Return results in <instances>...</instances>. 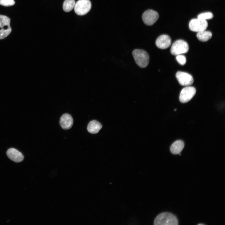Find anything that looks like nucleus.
<instances>
[{
	"instance_id": "18",
	"label": "nucleus",
	"mask_w": 225,
	"mask_h": 225,
	"mask_svg": "<svg viewBox=\"0 0 225 225\" xmlns=\"http://www.w3.org/2000/svg\"><path fill=\"white\" fill-rule=\"evenodd\" d=\"M213 15L211 12H208L201 13L198 16V18L202 20H206L213 18Z\"/></svg>"
},
{
	"instance_id": "8",
	"label": "nucleus",
	"mask_w": 225,
	"mask_h": 225,
	"mask_svg": "<svg viewBox=\"0 0 225 225\" xmlns=\"http://www.w3.org/2000/svg\"><path fill=\"white\" fill-rule=\"evenodd\" d=\"M176 77L179 83L182 86H189L194 82L192 77L186 72L178 71L176 74Z\"/></svg>"
},
{
	"instance_id": "3",
	"label": "nucleus",
	"mask_w": 225,
	"mask_h": 225,
	"mask_svg": "<svg viewBox=\"0 0 225 225\" xmlns=\"http://www.w3.org/2000/svg\"><path fill=\"white\" fill-rule=\"evenodd\" d=\"M189 50V46L188 43L182 40H178L172 44L170 52L174 55H178L187 52Z\"/></svg>"
},
{
	"instance_id": "12",
	"label": "nucleus",
	"mask_w": 225,
	"mask_h": 225,
	"mask_svg": "<svg viewBox=\"0 0 225 225\" xmlns=\"http://www.w3.org/2000/svg\"><path fill=\"white\" fill-rule=\"evenodd\" d=\"M184 146V144L183 141L181 140H177L172 145L170 150L173 154H179L182 151Z\"/></svg>"
},
{
	"instance_id": "20",
	"label": "nucleus",
	"mask_w": 225,
	"mask_h": 225,
	"mask_svg": "<svg viewBox=\"0 0 225 225\" xmlns=\"http://www.w3.org/2000/svg\"><path fill=\"white\" fill-rule=\"evenodd\" d=\"M176 60L178 63L181 65H184L186 62L185 57L182 55H178L176 57Z\"/></svg>"
},
{
	"instance_id": "16",
	"label": "nucleus",
	"mask_w": 225,
	"mask_h": 225,
	"mask_svg": "<svg viewBox=\"0 0 225 225\" xmlns=\"http://www.w3.org/2000/svg\"><path fill=\"white\" fill-rule=\"evenodd\" d=\"M10 22V19L8 17L0 15V28L9 26Z\"/></svg>"
},
{
	"instance_id": "17",
	"label": "nucleus",
	"mask_w": 225,
	"mask_h": 225,
	"mask_svg": "<svg viewBox=\"0 0 225 225\" xmlns=\"http://www.w3.org/2000/svg\"><path fill=\"white\" fill-rule=\"evenodd\" d=\"M12 31L10 26L4 28V27L0 30V39H3L7 37L11 33Z\"/></svg>"
},
{
	"instance_id": "1",
	"label": "nucleus",
	"mask_w": 225,
	"mask_h": 225,
	"mask_svg": "<svg viewBox=\"0 0 225 225\" xmlns=\"http://www.w3.org/2000/svg\"><path fill=\"white\" fill-rule=\"evenodd\" d=\"M178 224L177 218L171 213L165 212L157 216L154 222L155 225H177Z\"/></svg>"
},
{
	"instance_id": "2",
	"label": "nucleus",
	"mask_w": 225,
	"mask_h": 225,
	"mask_svg": "<svg viewBox=\"0 0 225 225\" xmlns=\"http://www.w3.org/2000/svg\"><path fill=\"white\" fill-rule=\"evenodd\" d=\"M132 55L137 64L142 68H145L149 62V57L145 51L140 49H136L132 52Z\"/></svg>"
},
{
	"instance_id": "14",
	"label": "nucleus",
	"mask_w": 225,
	"mask_h": 225,
	"mask_svg": "<svg viewBox=\"0 0 225 225\" xmlns=\"http://www.w3.org/2000/svg\"><path fill=\"white\" fill-rule=\"evenodd\" d=\"M212 33L209 31L205 30L198 32L197 37L198 39L202 42H206L211 38Z\"/></svg>"
},
{
	"instance_id": "13",
	"label": "nucleus",
	"mask_w": 225,
	"mask_h": 225,
	"mask_svg": "<svg viewBox=\"0 0 225 225\" xmlns=\"http://www.w3.org/2000/svg\"><path fill=\"white\" fill-rule=\"evenodd\" d=\"M102 128L101 123L95 120L90 121L87 127L88 132L91 133L96 134Z\"/></svg>"
},
{
	"instance_id": "9",
	"label": "nucleus",
	"mask_w": 225,
	"mask_h": 225,
	"mask_svg": "<svg viewBox=\"0 0 225 225\" xmlns=\"http://www.w3.org/2000/svg\"><path fill=\"white\" fill-rule=\"evenodd\" d=\"M155 43L158 48L161 49H165L168 48L171 45V40L169 36L162 35L158 38Z\"/></svg>"
},
{
	"instance_id": "10",
	"label": "nucleus",
	"mask_w": 225,
	"mask_h": 225,
	"mask_svg": "<svg viewBox=\"0 0 225 225\" xmlns=\"http://www.w3.org/2000/svg\"><path fill=\"white\" fill-rule=\"evenodd\" d=\"M7 155L8 158L12 161L19 162L23 161L24 156L18 151L14 148H10L7 151Z\"/></svg>"
},
{
	"instance_id": "11",
	"label": "nucleus",
	"mask_w": 225,
	"mask_h": 225,
	"mask_svg": "<svg viewBox=\"0 0 225 225\" xmlns=\"http://www.w3.org/2000/svg\"><path fill=\"white\" fill-rule=\"evenodd\" d=\"M73 124V120L72 116L68 113L63 114L61 117L60 124L64 129L67 130L70 129Z\"/></svg>"
},
{
	"instance_id": "4",
	"label": "nucleus",
	"mask_w": 225,
	"mask_h": 225,
	"mask_svg": "<svg viewBox=\"0 0 225 225\" xmlns=\"http://www.w3.org/2000/svg\"><path fill=\"white\" fill-rule=\"evenodd\" d=\"M91 3L89 0H78L74 7L75 12L79 15L86 14L90 10Z\"/></svg>"
},
{
	"instance_id": "5",
	"label": "nucleus",
	"mask_w": 225,
	"mask_h": 225,
	"mask_svg": "<svg viewBox=\"0 0 225 225\" xmlns=\"http://www.w3.org/2000/svg\"><path fill=\"white\" fill-rule=\"evenodd\" d=\"M196 92V90L194 87L187 86L184 88L180 94V101L182 103L188 102L193 98Z\"/></svg>"
},
{
	"instance_id": "7",
	"label": "nucleus",
	"mask_w": 225,
	"mask_h": 225,
	"mask_svg": "<svg viewBox=\"0 0 225 225\" xmlns=\"http://www.w3.org/2000/svg\"><path fill=\"white\" fill-rule=\"evenodd\" d=\"M159 18L158 13L152 10H148L145 11L142 15V19L143 22L148 25L153 24L158 20Z\"/></svg>"
},
{
	"instance_id": "15",
	"label": "nucleus",
	"mask_w": 225,
	"mask_h": 225,
	"mask_svg": "<svg viewBox=\"0 0 225 225\" xmlns=\"http://www.w3.org/2000/svg\"><path fill=\"white\" fill-rule=\"evenodd\" d=\"M75 3V0H65L63 4L64 11L67 12L71 11L74 8Z\"/></svg>"
},
{
	"instance_id": "6",
	"label": "nucleus",
	"mask_w": 225,
	"mask_h": 225,
	"mask_svg": "<svg viewBox=\"0 0 225 225\" xmlns=\"http://www.w3.org/2000/svg\"><path fill=\"white\" fill-rule=\"evenodd\" d=\"M208 26V23L206 20L198 18L192 19L189 24V28L191 31L198 32L205 30Z\"/></svg>"
},
{
	"instance_id": "19",
	"label": "nucleus",
	"mask_w": 225,
	"mask_h": 225,
	"mask_svg": "<svg viewBox=\"0 0 225 225\" xmlns=\"http://www.w3.org/2000/svg\"><path fill=\"white\" fill-rule=\"evenodd\" d=\"M15 2L14 0H0V5L6 7L14 5Z\"/></svg>"
}]
</instances>
